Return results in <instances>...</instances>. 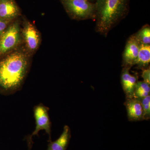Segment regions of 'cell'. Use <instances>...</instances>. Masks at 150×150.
Instances as JSON below:
<instances>
[{
	"label": "cell",
	"instance_id": "2",
	"mask_svg": "<svg viewBox=\"0 0 150 150\" xmlns=\"http://www.w3.org/2000/svg\"><path fill=\"white\" fill-rule=\"evenodd\" d=\"M129 0H95L96 30L105 36L129 13Z\"/></svg>",
	"mask_w": 150,
	"mask_h": 150
},
{
	"label": "cell",
	"instance_id": "3",
	"mask_svg": "<svg viewBox=\"0 0 150 150\" xmlns=\"http://www.w3.org/2000/svg\"><path fill=\"white\" fill-rule=\"evenodd\" d=\"M62 4L71 17L78 20H95V3L88 0H63Z\"/></svg>",
	"mask_w": 150,
	"mask_h": 150
},
{
	"label": "cell",
	"instance_id": "8",
	"mask_svg": "<svg viewBox=\"0 0 150 150\" xmlns=\"http://www.w3.org/2000/svg\"><path fill=\"white\" fill-rule=\"evenodd\" d=\"M130 69L131 68L129 67H123L121 72V85L126 98H134V89L138 81V76L131 74Z\"/></svg>",
	"mask_w": 150,
	"mask_h": 150
},
{
	"label": "cell",
	"instance_id": "19",
	"mask_svg": "<svg viewBox=\"0 0 150 150\" xmlns=\"http://www.w3.org/2000/svg\"><path fill=\"white\" fill-rule=\"evenodd\" d=\"M89 1L91 2V1H95V0H88Z\"/></svg>",
	"mask_w": 150,
	"mask_h": 150
},
{
	"label": "cell",
	"instance_id": "12",
	"mask_svg": "<svg viewBox=\"0 0 150 150\" xmlns=\"http://www.w3.org/2000/svg\"><path fill=\"white\" fill-rule=\"evenodd\" d=\"M150 62V45L140 44L139 50L135 65L139 69L148 68Z\"/></svg>",
	"mask_w": 150,
	"mask_h": 150
},
{
	"label": "cell",
	"instance_id": "4",
	"mask_svg": "<svg viewBox=\"0 0 150 150\" xmlns=\"http://www.w3.org/2000/svg\"><path fill=\"white\" fill-rule=\"evenodd\" d=\"M21 40L20 31L18 23L11 25L0 36V56L4 55L18 45Z\"/></svg>",
	"mask_w": 150,
	"mask_h": 150
},
{
	"label": "cell",
	"instance_id": "17",
	"mask_svg": "<svg viewBox=\"0 0 150 150\" xmlns=\"http://www.w3.org/2000/svg\"><path fill=\"white\" fill-rule=\"evenodd\" d=\"M8 23L9 21L0 18V36L6 28Z\"/></svg>",
	"mask_w": 150,
	"mask_h": 150
},
{
	"label": "cell",
	"instance_id": "6",
	"mask_svg": "<svg viewBox=\"0 0 150 150\" xmlns=\"http://www.w3.org/2000/svg\"><path fill=\"white\" fill-rule=\"evenodd\" d=\"M140 44L134 35L129 38L123 54V65L124 67L131 68L135 65Z\"/></svg>",
	"mask_w": 150,
	"mask_h": 150
},
{
	"label": "cell",
	"instance_id": "9",
	"mask_svg": "<svg viewBox=\"0 0 150 150\" xmlns=\"http://www.w3.org/2000/svg\"><path fill=\"white\" fill-rule=\"evenodd\" d=\"M129 121H143V109L139 99L132 98H126L125 103Z\"/></svg>",
	"mask_w": 150,
	"mask_h": 150
},
{
	"label": "cell",
	"instance_id": "16",
	"mask_svg": "<svg viewBox=\"0 0 150 150\" xmlns=\"http://www.w3.org/2000/svg\"><path fill=\"white\" fill-rule=\"evenodd\" d=\"M142 77L144 81L150 84V67L144 69L142 72Z\"/></svg>",
	"mask_w": 150,
	"mask_h": 150
},
{
	"label": "cell",
	"instance_id": "18",
	"mask_svg": "<svg viewBox=\"0 0 150 150\" xmlns=\"http://www.w3.org/2000/svg\"><path fill=\"white\" fill-rule=\"evenodd\" d=\"M26 141L27 142L28 146V150H31L32 149L33 142L32 141V137L28 135L26 137Z\"/></svg>",
	"mask_w": 150,
	"mask_h": 150
},
{
	"label": "cell",
	"instance_id": "14",
	"mask_svg": "<svg viewBox=\"0 0 150 150\" xmlns=\"http://www.w3.org/2000/svg\"><path fill=\"white\" fill-rule=\"evenodd\" d=\"M134 36L141 44L150 45V27L149 25H145L134 34Z\"/></svg>",
	"mask_w": 150,
	"mask_h": 150
},
{
	"label": "cell",
	"instance_id": "20",
	"mask_svg": "<svg viewBox=\"0 0 150 150\" xmlns=\"http://www.w3.org/2000/svg\"><path fill=\"white\" fill-rule=\"evenodd\" d=\"M62 1H63V0H62Z\"/></svg>",
	"mask_w": 150,
	"mask_h": 150
},
{
	"label": "cell",
	"instance_id": "5",
	"mask_svg": "<svg viewBox=\"0 0 150 150\" xmlns=\"http://www.w3.org/2000/svg\"><path fill=\"white\" fill-rule=\"evenodd\" d=\"M49 108L42 103L34 106L33 113L35 121V128L30 135L31 137L38 136L39 131H45L48 136V142L51 141V123L49 118Z\"/></svg>",
	"mask_w": 150,
	"mask_h": 150
},
{
	"label": "cell",
	"instance_id": "15",
	"mask_svg": "<svg viewBox=\"0 0 150 150\" xmlns=\"http://www.w3.org/2000/svg\"><path fill=\"white\" fill-rule=\"evenodd\" d=\"M142 104L144 120H148L150 118V96L139 99Z\"/></svg>",
	"mask_w": 150,
	"mask_h": 150
},
{
	"label": "cell",
	"instance_id": "7",
	"mask_svg": "<svg viewBox=\"0 0 150 150\" xmlns=\"http://www.w3.org/2000/svg\"><path fill=\"white\" fill-rule=\"evenodd\" d=\"M23 35L26 47L30 52L37 50L40 43V35L34 25L29 21L25 23Z\"/></svg>",
	"mask_w": 150,
	"mask_h": 150
},
{
	"label": "cell",
	"instance_id": "13",
	"mask_svg": "<svg viewBox=\"0 0 150 150\" xmlns=\"http://www.w3.org/2000/svg\"><path fill=\"white\" fill-rule=\"evenodd\" d=\"M150 85L144 81H138L134 89V98L138 99L150 95Z\"/></svg>",
	"mask_w": 150,
	"mask_h": 150
},
{
	"label": "cell",
	"instance_id": "1",
	"mask_svg": "<svg viewBox=\"0 0 150 150\" xmlns=\"http://www.w3.org/2000/svg\"><path fill=\"white\" fill-rule=\"evenodd\" d=\"M29 67L24 52L17 51L0 61V94L9 95L21 89Z\"/></svg>",
	"mask_w": 150,
	"mask_h": 150
},
{
	"label": "cell",
	"instance_id": "10",
	"mask_svg": "<svg viewBox=\"0 0 150 150\" xmlns=\"http://www.w3.org/2000/svg\"><path fill=\"white\" fill-rule=\"evenodd\" d=\"M19 14V9L14 0H0V18L9 21Z\"/></svg>",
	"mask_w": 150,
	"mask_h": 150
},
{
	"label": "cell",
	"instance_id": "11",
	"mask_svg": "<svg viewBox=\"0 0 150 150\" xmlns=\"http://www.w3.org/2000/svg\"><path fill=\"white\" fill-rule=\"evenodd\" d=\"M71 138V130L69 126H65L61 136L54 142L50 141L46 150H66Z\"/></svg>",
	"mask_w": 150,
	"mask_h": 150
}]
</instances>
